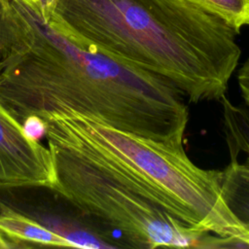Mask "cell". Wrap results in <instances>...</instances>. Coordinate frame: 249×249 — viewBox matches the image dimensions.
I'll return each mask as SVG.
<instances>
[{
  "label": "cell",
  "instance_id": "1",
  "mask_svg": "<svg viewBox=\"0 0 249 249\" xmlns=\"http://www.w3.org/2000/svg\"><path fill=\"white\" fill-rule=\"evenodd\" d=\"M12 1L22 30L3 61L0 102L24 127L74 112L124 132L184 144L189 110L172 84L76 42Z\"/></svg>",
  "mask_w": 249,
  "mask_h": 249
},
{
  "label": "cell",
  "instance_id": "10",
  "mask_svg": "<svg viewBox=\"0 0 249 249\" xmlns=\"http://www.w3.org/2000/svg\"><path fill=\"white\" fill-rule=\"evenodd\" d=\"M36 15L40 19L48 22L53 15L57 0H14Z\"/></svg>",
  "mask_w": 249,
  "mask_h": 249
},
{
  "label": "cell",
  "instance_id": "6",
  "mask_svg": "<svg viewBox=\"0 0 249 249\" xmlns=\"http://www.w3.org/2000/svg\"><path fill=\"white\" fill-rule=\"evenodd\" d=\"M236 108L225 111L229 148L244 155L231 153V161L221 171L223 198L234 217L249 230V123Z\"/></svg>",
  "mask_w": 249,
  "mask_h": 249
},
{
  "label": "cell",
  "instance_id": "4",
  "mask_svg": "<svg viewBox=\"0 0 249 249\" xmlns=\"http://www.w3.org/2000/svg\"><path fill=\"white\" fill-rule=\"evenodd\" d=\"M60 115L109 162L148 191L185 226L214 238L216 247L249 248V230L223 198L221 171L195 164L184 144L124 132L74 112Z\"/></svg>",
  "mask_w": 249,
  "mask_h": 249
},
{
  "label": "cell",
  "instance_id": "11",
  "mask_svg": "<svg viewBox=\"0 0 249 249\" xmlns=\"http://www.w3.org/2000/svg\"><path fill=\"white\" fill-rule=\"evenodd\" d=\"M237 83L239 86L241 96L249 109V58L242 64V66L238 70Z\"/></svg>",
  "mask_w": 249,
  "mask_h": 249
},
{
  "label": "cell",
  "instance_id": "2",
  "mask_svg": "<svg viewBox=\"0 0 249 249\" xmlns=\"http://www.w3.org/2000/svg\"><path fill=\"white\" fill-rule=\"evenodd\" d=\"M48 23L165 79L193 103L221 100L241 55L237 32L190 0H57Z\"/></svg>",
  "mask_w": 249,
  "mask_h": 249
},
{
  "label": "cell",
  "instance_id": "7",
  "mask_svg": "<svg viewBox=\"0 0 249 249\" xmlns=\"http://www.w3.org/2000/svg\"><path fill=\"white\" fill-rule=\"evenodd\" d=\"M35 245L77 247L68 236L11 209L0 213V248Z\"/></svg>",
  "mask_w": 249,
  "mask_h": 249
},
{
  "label": "cell",
  "instance_id": "9",
  "mask_svg": "<svg viewBox=\"0 0 249 249\" xmlns=\"http://www.w3.org/2000/svg\"><path fill=\"white\" fill-rule=\"evenodd\" d=\"M22 30L20 14L12 0H0V73L3 61Z\"/></svg>",
  "mask_w": 249,
  "mask_h": 249
},
{
  "label": "cell",
  "instance_id": "3",
  "mask_svg": "<svg viewBox=\"0 0 249 249\" xmlns=\"http://www.w3.org/2000/svg\"><path fill=\"white\" fill-rule=\"evenodd\" d=\"M53 156V191L99 222L116 248L211 247L81 137L62 115L43 121Z\"/></svg>",
  "mask_w": 249,
  "mask_h": 249
},
{
  "label": "cell",
  "instance_id": "8",
  "mask_svg": "<svg viewBox=\"0 0 249 249\" xmlns=\"http://www.w3.org/2000/svg\"><path fill=\"white\" fill-rule=\"evenodd\" d=\"M222 18L237 33L249 24V0H190Z\"/></svg>",
  "mask_w": 249,
  "mask_h": 249
},
{
  "label": "cell",
  "instance_id": "5",
  "mask_svg": "<svg viewBox=\"0 0 249 249\" xmlns=\"http://www.w3.org/2000/svg\"><path fill=\"white\" fill-rule=\"evenodd\" d=\"M53 156L0 102V188L54 190Z\"/></svg>",
  "mask_w": 249,
  "mask_h": 249
}]
</instances>
